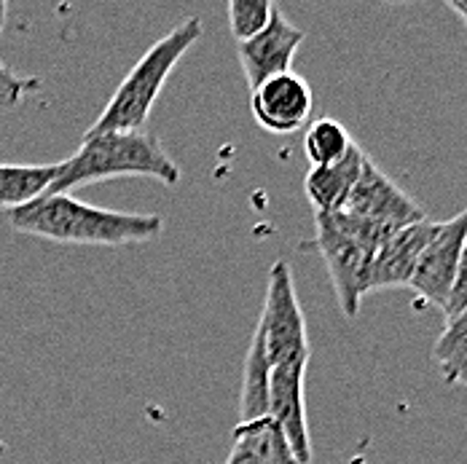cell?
I'll return each instance as SVG.
<instances>
[{
    "label": "cell",
    "mask_w": 467,
    "mask_h": 464,
    "mask_svg": "<svg viewBox=\"0 0 467 464\" xmlns=\"http://www.w3.org/2000/svg\"><path fill=\"white\" fill-rule=\"evenodd\" d=\"M11 229L62 244L121 247L153 242L164 232V218L153 212H116L87 204L70 193H41L8 212Z\"/></svg>",
    "instance_id": "cell-1"
},
{
    "label": "cell",
    "mask_w": 467,
    "mask_h": 464,
    "mask_svg": "<svg viewBox=\"0 0 467 464\" xmlns=\"http://www.w3.org/2000/svg\"><path fill=\"white\" fill-rule=\"evenodd\" d=\"M110 178H153L178 186L183 172L150 132H99L84 135L78 150L59 161L57 180L47 193H70Z\"/></svg>",
    "instance_id": "cell-2"
},
{
    "label": "cell",
    "mask_w": 467,
    "mask_h": 464,
    "mask_svg": "<svg viewBox=\"0 0 467 464\" xmlns=\"http://www.w3.org/2000/svg\"><path fill=\"white\" fill-rule=\"evenodd\" d=\"M204 27L199 16H188L178 22L164 38H159L153 46L148 48L138 59V65L124 76L119 89L108 99L102 113L97 116L87 135H99V132H145L148 116L170 81L175 65L186 57V51L199 38Z\"/></svg>",
    "instance_id": "cell-3"
},
{
    "label": "cell",
    "mask_w": 467,
    "mask_h": 464,
    "mask_svg": "<svg viewBox=\"0 0 467 464\" xmlns=\"http://www.w3.org/2000/svg\"><path fill=\"white\" fill-rule=\"evenodd\" d=\"M255 335L264 344L269 368L287 363H309L312 344L306 333V317L298 304L293 269L287 261H277L266 279V301L255 327Z\"/></svg>",
    "instance_id": "cell-4"
},
{
    "label": "cell",
    "mask_w": 467,
    "mask_h": 464,
    "mask_svg": "<svg viewBox=\"0 0 467 464\" xmlns=\"http://www.w3.org/2000/svg\"><path fill=\"white\" fill-rule=\"evenodd\" d=\"M315 247L326 261L330 284L336 290L344 317L358 320L360 304L368 295V274L376 250L344 232L333 215L323 212H315Z\"/></svg>",
    "instance_id": "cell-5"
},
{
    "label": "cell",
    "mask_w": 467,
    "mask_h": 464,
    "mask_svg": "<svg viewBox=\"0 0 467 464\" xmlns=\"http://www.w3.org/2000/svg\"><path fill=\"white\" fill-rule=\"evenodd\" d=\"M341 212H347L358 221H366L368 226H374L387 236H392L406 226L427 221L420 204L403 188L395 186L368 156L363 161L360 178H358Z\"/></svg>",
    "instance_id": "cell-6"
},
{
    "label": "cell",
    "mask_w": 467,
    "mask_h": 464,
    "mask_svg": "<svg viewBox=\"0 0 467 464\" xmlns=\"http://www.w3.org/2000/svg\"><path fill=\"white\" fill-rule=\"evenodd\" d=\"M465 239L467 210L454 215L451 221L435 223L424 250H421L420 261H417L414 277L409 282V287L420 295L424 304H430V306H435L441 312L449 304Z\"/></svg>",
    "instance_id": "cell-7"
},
{
    "label": "cell",
    "mask_w": 467,
    "mask_h": 464,
    "mask_svg": "<svg viewBox=\"0 0 467 464\" xmlns=\"http://www.w3.org/2000/svg\"><path fill=\"white\" fill-rule=\"evenodd\" d=\"M301 44H304V30L287 22V16L275 5L269 25L258 36L244 44H236L239 65H242L247 87L255 89L269 78L290 73L296 51Z\"/></svg>",
    "instance_id": "cell-8"
},
{
    "label": "cell",
    "mask_w": 467,
    "mask_h": 464,
    "mask_svg": "<svg viewBox=\"0 0 467 464\" xmlns=\"http://www.w3.org/2000/svg\"><path fill=\"white\" fill-rule=\"evenodd\" d=\"M306 368L309 363H287L269 371V417L280 424L293 457L312 464V440L306 424Z\"/></svg>",
    "instance_id": "cell-9"
},
{
    "label": "cell",
    "mask_w": 467,
    "mask_h": 464,
    "mask_svg": "<svg viewBox=\"0 0 467 464\" xmlns=\"http://www.w3.org/2000/svg\"><path fill=\"white\" fill-rule=\"evenodd\" d=\"M253 119L272 135H293L312 119V89L298 73H282L250 94Z\"/></svg>",
    "instance_id": "cell-10"
},
{
    "label": "cell",
    "mask_w": 467,
    "mask_h": 464,
    "mask_svg": "<svg viewBox=\"0 0 467 464\" xmlns=\"http://www.w3.org/2000/svg\"><path fill=\"white\" fill-rule=\"evenodd\" d=\"M435 221H421L414 226H406L392 236H387L374 253L371 274H368V293L374 290H392V287H409L414 277L417 261L421 250L432 233Z\"/></svg>",
    "instance_id": "cell-11"
},
{
    "label": "cell",
    "mask_w": 467,
    "mask_h": 464,
    "mask_svg": "<svg viewBox=\"0 0 467 464\" xmlns=\"http://www.w3.org/2000/svg\"><path fill=\"white\" fill-rule=\"evenodd\" d=\"M363 161H366V153L360 150V145H352V150L341 161H336L330 167H309V172L304 178V191H306V199L315 207V212L333 215V212L344 210L352 188L360 178Z\"/></svg>",
    "instance_id": "cell-12"
},
{
    "label": "cell",
    "mask_w": 467,
    "mask_h": 464,
    "mask_svg": "<svg viewBox=\"0 0 467 464\" xmlns=\"http://www.w3.org/2000/svg\"><path fill=\"white\" fill-rule=\"evenodd\" d=\"M57 164H0V210L11 212L41 193L57 180Z\"/></svg>",
    "instance_id": "cell-13"
},
{
    "label": "cell",
    "mask_w": 467,
    "mask_h": 464,
    "mask_svg": "<svg viewBox=\"0 0 467 464\" xmlns=\"http://www.w3.org/2000/svg\"><path fill=\"white\" fill-rule=\"evenodd\" d=\"M244 451H250L258 462L264 464H301L280 429V424L272 417L255 418V421H239L234 427V443Z\"/></svg>",
    "instance_id": "cell-14"
},
{
    "label": "cell",
    "mask_w": 467,
    "mask_h": 464,
    "mask_svg": "<svg viewBox=\"0 0 467 464\" xmlns=\"http://www.w3.org/2000/svg\"><path fill=\"white\" fill-rule=\"evenodd\" d=\"M269 360L261 338L253 333V344L244 357L242 392H239V421H255L269 417Z\"/></svg>",
    "instance_id": "cell-15"
},
{
    "label": "cell",
    "mask_w": 467,
    "mask_h": 464,
    "mask_svg": "<svg viewBox=\"0 0 467 464\" xmlns=\"http://www.w3.org/2000/svg\"><path fill=\"white\" fill-rule=\"evenodd\" d=\"M355 139L336 119H317L306 124L304 132V156L312 167H330L352 150Z\"/></svg>",
    "instance_id": "cell-16"
},
{
    "label": "cell",
    "mask_w": 467,
    "mask_h": 464,
    "mask_svg": "<svg viewBox=\"0 0 467 464\" xmlns=\"http://www.w3.org/2000/svg\"><path fill=\"white\" fill-rule=\"evenodd\" d=\"M432 360L446 384H457L467 368V306L446 320L443 333L432 346Z\"/></svg>",
    "instance_id": "cell-17"
},
{
    "label": "cell",
    "mask_w": 467,
    "mask_h": 464,
    "mask_svg": "<svg viewBox=\"0 0 467 464\" xmlns=\"http://www.w3.org/2000/svg\"><path fill=\"white\" fill-rule=\"evenodd\" d=\"M226 11H229V27H232L236 44H244V41L255 38L269 25L275 3H269V0H229Z\"/></svg>",
    "instance_id": "cell-18"
},
{
    "label": "cell",
    "mask_w": 467,
    "mask_h": 464,
    "mask_svg": "<svg viewBox=\"0 0 467 464\" xmlns=\"http://www.w3.org/2000/svg\"><path fill=\"white\" fill-rule=\"evenodd\" d=\"M38 89V78H27L14 73L0 62V108H14L19 105L30 92Z\"/></svg>",
    "instance_id": "cell-19"
},
{
    "label": "cell",
    "mask_w": 467,
    "mask_h": 464,
    "mask_svg": "<svg viewBox=\"0 0 467 464\" xmlns=\"http://www.w3.org/2000/svg\"><path fill=\"white\" fill-rule=\"evenodd\" d=\"M467 306V239L465 247H462V255H460V266H457V277H454V287H451V295H449V304L443 309L446 320L454 317L457 312H462Z\"/></svg>",
    "instance_id": "cell-20"
},
{
    "label": "cell",
    "mask_w": 467,
    "mask_h": 464,
    "mask_svg": "<svg viewBox=\"0 0 467 464\" xmlns=\"http://www.w3.org/2000/svg\"><path fill=\"white\" fill-rule=\"evenodd\" d=\"M223 464H264V462H258L250 451H244V449H239V446H232L229 459H226Z\"/></svg>",
    "instance_id": "cell-21"
},
{
    "label": "cell",
    "mask_w": 467,
    "mask_h": 464,
    "mask_svg": "<svg viewBox=\"0 0 467 464\" xmlns=\"http://www.w3.org/2000/svg\"><path fill=\"white\" fill-rule=\"evenodd\" d=\"M449 8L465 22V27H467V3H457V0H449Z\"/></svg>",
    "instance_id": "cell-22"
},
{
    "label": "cell",
    "mask_w": 467,
    "mask_h": 464,
    "mask_svg": "<svg viewBox=\"0 0 467 464\" xmlns=\"http://www.w3.org/2000/svg\"><path fill=\"white\" fill-rule=\"evenodd\" d=\"M457 384H462V387H467V368H465V371H462V376L457 378Z\"/></svg>",
    "instance_id": "cell-23"
}]
</instances>
